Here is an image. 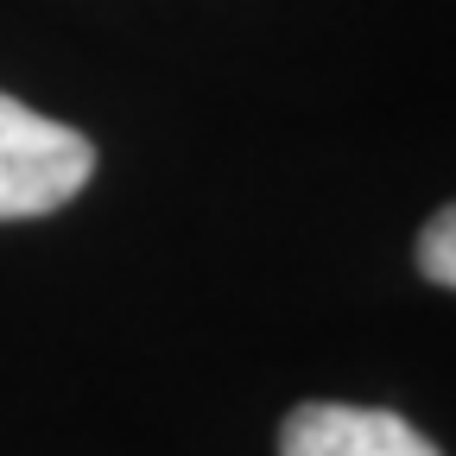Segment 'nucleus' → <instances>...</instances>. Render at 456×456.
I'll use <instances>...</instances> for the list:
<instances>
[{
	"mask_svg": "<svg viewBox=\"0 0 456 456\" xmlns=\"http://www.w3.org/2000/svg\"><path fill=\"white\" fill-rule=\"evenodd\" d=\"M279 456H444L412 419L387 406H342V399H305L279 425Z\"/></svg>",
	"mask_w": 456,
	"mask_h": 456,
	"instance_id": "obj_2",
	"label": "nucleus"
},
{
	"mask_svg": "<svg viewBox=\"0 0 456 456\" xmlns=\"http://www.w3.org/2000/svg\"><path fill=\"white\" fill-rule=\"evenodd\" d=\"M419 273L431 285H444V292H456V203L419 228Z\"/></svg>",
	"mask_w": 456,
	"mask_h": 456,
	"instance_id": "obj_3",
	"label": "nucleus"
},
{
	"mask_svg": "<svg viewBox=\"0 0 456 456\" xmlns=\"http://www.w3.org/2000/svg\"><path fill=\"white\" fill-rule=\"evenodd\" d=\"M89 171H95V146L77 127L45 121L26 102L0 95V222L64 209L89 184Z\"/></svg>",
	"mask_w": 456,
	"mask_h": 456,
	"instance_id": "obj_1",
	"label": "nucleus"
}]
</instances>
